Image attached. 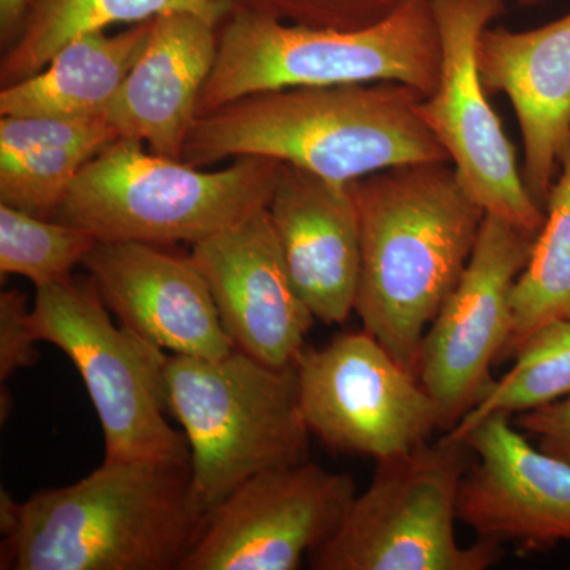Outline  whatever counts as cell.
Masks as SVG:
<instances>
[{
    "label": "cell",
    "mask_w": 570,
    "mask_h": 570,
    "mask_svg": "<svg viewBox=\"0 0 570 570\" xmlns=\"http://www.w3.org/2000/svg\"><path fill=\"white\" fill-rule=\"evenodd\" d=\"M352 189L362 245L356 316L417 376L423 336L463 276L485 212L449 163L396 165Z\"/></svg>",
    "instance_id": "6da1fadb"
},
{
    "label": "cell",
    "mask_w": 570,
    "mask_h": 570,
    "mask_svg": "<svg viewBox=\"0 0 570 570\" xmlns=\"http://www.w3.org/2000/svg\"><path fill=\"white\" fill-rule=\"evenodd\" d=\"M206 520L193 468L104 461L22 504L2 490L0 569L181 570Z\"/></svg>",
    "instance_id": "7a4b0ae2"
},
{
    "label": "cell",
    "mask_w": 570,
    "mask_h": 570,
    "mask_svg": "<svg viewBox=\"0 0 570 570\" xmlns=\"http://www.w3.org/2000/svg\"><path fill=\"white\" fill-rule=\"evenodd\" d=\"M422 99L417 89L387 81L253 94L197 118L183 163L269 157L336 183L396 165L450 164L420 119Z\"/></svg>",
    "instance_id": "3957f363"
},
{
    "label": "cell",
    "mask_w": 570,
    "mask_h": 570,
    "mask_svg": "<svg viewBox=\"0 0 570 570\" xmlns=\"http://www.w3.org/2000/svg\"><path fill=\"white\" fill-rule=\"evenodd\" d=\"M441 41L431 0H397L376 24L326 29L232 10L217 28L216 62L197 118L225 105L287 88L403 82L428 97L436 89Z\"/></svg>",
    "instance_id": "277c9868"
},
{
    "label": "cell",
    "mask_w": 570,
    "mask_h": 570,
    "mask_svg": "<svg viewBox=\"0 0 570 570\" xmlns=\"http://www.w3.org/2000/svg\"><path fill=\"white\" fill-rule=\"evenodd\" d=\"M119 137L82 167L55 219L99 242L195 243L268 208L283 163L239 157L205 171Z\"/></svg>",
    "instance_id": "5b68a950"
},
{
    "label": "cell",
    "mask_w": 570,
    "mask_h": 570,
    "mask_svg": "<svg viewBox=\"0 0 570 570\" xmlns=\"http://www.w3.org/2000/svg\"><path fill=\"white\" fill-rule=\"evenodd\" d=\"M165 396L184 428L205 512L254 475L309 460L295 365H266L236 348L216 360L171 354Z\"/></svg>",
    "instance_id": "8992f818"
},
{
    "label": "cell",
    "mask_w": 570,
    "mask_h": 570,
    "mask_svg": "<svg viewBox=\"0 0 570 570\" xmlns=\"http://www.w3.org/2000/svg\"><path fill=\"white\" fill-rule=\"evenodd\" d=\"M474 453L444 434L377 460L333 538L309 557L316 570H485L502 547L456 538L461 483Z\"/></svg>",
    "instance_id": "52a82bcc"
},
{
    "label": "cell",
    "mask_w": 570,
    "mask_h": 570,
    "mask_svg": "<svg viewBox=\"0 0 570 570\" xmlns=\"http://www.w3.org/2000/svg\"><path fill=\"white\" fill-rule=\"evenodd\" d=\"M31 326L80 373L102 425L105 461L190 466L186 436L165 417L167 352L112 324L91 276L37 288Z\"/></svg>",
    "instance_id": "ba28073f"
},
{
    "label": "cell",
    "mask_w": 570,
    "mask_h": 570,
    "mask_svg": "<svg viewBox=\"0 0 570 570\" xmlns=\"http://www.w3.org/2000/svg\"><path fill=\"white\" fill-rule=\"evenodd\" d=\"M508 2L431 0L441 41V70L436 89L422 99L417 112L480 208L539 234L546 209L524 183L515 148L490 102L478 66L480 37L505 13Z\"/></svg>",
    "instance_id": "9c48e42d"
},
{
    "label": "cell",
    "mask_w": 570,
    "mask_h": 570,
    "mask_svg": "<svg viewBox=\"0 0 570 570\" xmlns=\"http://www.w3.org/2000/svg\"><path fill=\"white\" fill-rule=\"evenodd\" d=\"M294 365L306 425L333 452L384 460L441 430L419 377L365 330L305 347Z\"/></svg>",
    "instance_id": "30bf717a"
},
{
    "label": "cell",
    "mask_w": 570,
    "mask_h": 570,
    "mask_svg": "<svg viewBox=\"0 0 570 570\" xmlns=\"http://www.w3.org/2000/svg\"><path fill=\"white\" fill-rule=\"evenodd\" d=\"M538 234L485 214L463 276L420 346L417 377L433 397L441 430H452L485 396L512 335L510 296Z\"/></svg>",
    "instance_id": "8fae6325"
},
{
    "label": "cell",
    "mask_w": 570,
    "mask_h": 570,
    "mask_svg": "<svg viewBox=\"0 0 570 570\" xmlns=\"http://www.w3.org/2000/svg\"><path fill=\"white\" fill-rule=\"evenodd\" d=\"M356 497L355 480L313 461L261 472L208 513L181 570H296L325 546Z\"/></svg>",
    "instance_id": "7c38bea8"
},
{
    "label": "cell",
    "mask_w": 570,
    "mask_h": 570,
    "mask_svg": "<svg viewBox=\"0 0 570 570\" xmlns=\"http://www.w3.org/2000/svg\"><path fill=\"white\" fill-rule=\"evenodd\" d=\"M474 460L461 483L459 519L494 546L542 553L570 542V464L490 415L464 434Z\"/></svg>",
    "instance_id": "4fadbf2b"
},
{
    "label": "cell",
    "mask_w": 570,
    "mask_h": 570,
    "mask_svg": "<svg viewBox=\"0 0 570 570\" xmlns=\"http://www.w3.org/2000/svg\"><path fill=\"white\" fill-rule=\"evenodd\" d=\"M236 351L272 366L294 365L316 317L296 291L268 209L193 245Z\"/></svg>",
    "instance_id": "5bb4252c"
},
{
    "label": "cell",
    "mask_w": 570,
    "mask_h": 570,
    "mask_svg": "<svg viewBox=\"0 0 570 570\" xmlns=\"http://www.w3.org/2000/svg\"><path fill=\"white\" fill-rule=\"evenodd\" d=\"M82 265L119 324L165 352L216 360L235 351L190 255L149 243L99 242Z\"/></svg>",
    "instance_id": "9a60e30c"
},
{
    "label": "cell",
    "mask_w": 570,
    "mask_h": 570,
    "mask_svg": "<svg viewBox=\"0 0 570 570\" xmlns=\"http://www.w3.org/2000/svg\"><path fill=\"white\" fill-rule=\"evenodd\" d=\"M480 78L504 94L519 121L521 174L546 209L570 146V11L527 31L487 28L479 40Z\"/></svg>",
    "instance_id": "2e32d148"
},
{
    "label": "cell",
    "mask_w": 570,
    "mask_h": 570,
    "mask_svg": "<svg viewBox=\"0 0 570 570\" xmlns=\"http://www.w3.org/2000/svg\"><path fill=\"white\" fill-rule=\"evenodd\" d=\"M285 265L316 321L343 324L355 311L362 268L352 183L284 164L268 205Z\"/></svg>",
    "instance_id": "e0dca14e"
},
{
    "label": "cell",
    "mask_w": 570,
    "mask_h": 570,
    "mask_svg": "<svg viewBox=\"0 0 570 570\" xmlns=\"http://www.w3.org/2000/svg\"><path fill=\"white\" fill-rule=\"evenodd\" d=\"M216 56L217 28L212 22L184 11L159 14L105 118L118 137L135 138L157 156L183 160Z\"/></svg>",
    "instance_id": "ac0fdd59"
},
{
    "label": "cell",
    "mask_w": 570,
    "mask_h": 570,
    "mask_svg": "<svg viewBox=\"0 0 570 570\" xmlns=\"http://www.w3.org/2000/svg\"><path fill=\"white\" fill-rule=\"evenodd\" d=\"M153 21L116 36L94 31L71 40L39 73L3 86L0 116H105L148 45Z\"/></svg>",
    "instance_id": "d6986e66"
},
{
    "label": "cell",
    "mask_w": 570,
    "mask_h": 570,
    "mask_svg": "<svg viewBox=\"0 0 570 570\" xmlns=\"http://www.w3.org/2000/svg\"><path fill=\"white\" fill-rule=\"evenodd\" d=\"M232 10L230 0H28L20 31L0 62V80L9 86L32 77L71 40L116 22L137 24L184 11L219 28Z\"/></svg>",
    "instance_id": "ffe728a7"
},
{
    "label": "cell",
    "mask_w": 570,
    "mask_h": 570,
    "mask_svg": "<svg viewBox=\"0 0 570 570\" xmlns=\"http://www.w3.org/2000/svg\"><path fill=\"white\" fill-rule=\"evenodd\" d=\"M512 335L502 360L513 358L535 333L570 321V146L546 204V220L510 296Z\"/></svg>",
    "instance_id": "44dd1931"
},
{
    "label": "cell",
    "mask_w": 570,
    "mask_h": 570,
    "mask_svg": "<svg viewBox=\"0 0 570 570\" xmlns=\"http://www.w3.org/2000/svg\"><path fill=\"white\" fill-rule=\"evenodd\" d=\"M570 393V321L557 322L540 330L513 356L504 376L494 379L485 396L448 431L452 439H463L469 430L490 415L513 417L540 404Z\"/></svg>",
    "instance_id": "7402d4cb"
},
{
    "label": "cell",
    "mask_w": 570,
    "mask_h": 570,
    "mask_svg": "<svg viewBox=\"0 0 570 570\" xmlns=\"http://www.w3.org/2000/svg\"><path fill=\"white\" fill-rule=\"evenodd\" d=\"M99 239L86 228L43 219L0 204V273L31 281L36 288L69 279Z\"/></svg>",
    "instance_id": "603a6c76"
},
{
    "label": "cell",
    "mask_w": 570,
    "mask_h": 570,
    "mask_svg": "<svg viewBox=\"0 0 570 570\" xmlns=\"http://www.w3.org/2000/svg\"><path fill=\"white\" fill-rule=\"evenodd\" d=\"M105 146L102 141H51L13 163L0 164V204L55 219L82 167Z\"/></svg>",
    "instance_id": "cb8c5ba5"
},
{
    "label": "cell",
    "mask_w": 570,
    "mask_h": 570,
    "mask_svg": "<svg viewBox=\"0 0 570 570\" xmlns=\"http://www.w3.org/2000/svg\"><path fill=\"white\" fill-rule=\"evenodd\" d=\"M234 10L250 11L292 24L362 29L376 24L397 0H230Z\"/></svg>",
    "instance_id": "d4e9b609"
},
{
    "label": "cell",
    "mask_w": 570,
    "mask_h": 570,
    "mask_svg": "<svg viewBox=\"0 0 570 570\" xmlns=\"http://www.w3.org/2000/svg\"><path fill=\"white\" fill-rule=\"evenodd\" d=\"M31 326L28 298L18 291L0 295V381H9L18 370L36 365L40 355Z\"/></svg>",
    "instance_id": "484cf974"
},
{
    "label": "cell",
    "mask_w": 570,
    "mask_h": 570,
    "mask_svg": "<svg viewBox=\"0 0 570 570\" xmlns=\"http://www.w3.org/2000/svg\"><path fill=\"white\" fill-rule=\"evenodd\" d=\"M512 420L540 450L570 464V393L520 412Z\"/></svg>",
    "instance_id": "4316f807"
},
{
    "label": "cell",
    "mask_w": 570,
    "mask_h": 570,
    "mask_svg": "<svg viewBox=\"0 0 570 570\" xmlns=\"http://www.w3.org/2000/svg\"><path fill=\"white\" fill-rule=\"evenodd\" d=\"M28 0H0V39L10 47L20 31Z\"/></svg>",
    "instance_id": "83f0119b"
},
{
    "label": "cell",
    "mask_w": 570,
    "mask_h": 570,
    "mask_svg": "<svg viewBox=\"0 0 570 570\" xmlns=\"http://www.w3.org/2000/svg\"><path fill=\"white\" fill-rule=\"evenodd\" d=\"M521 6H538L540 0H517Z\"/></svg>",
    "instance_id": "f1b7e54d"
}]
</instances>
